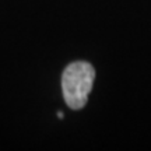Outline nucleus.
Masks as SVG:
<instances>
[{"label": "nucleus", "instance_id": "obj_1", "mask_svg": "<svg viewBox=\"0 0 151 151\" xmlns=\"http://www.w3.org/2000/svg\"><path fill=\"white\" fill-rule=\"evenodd\" d=\"M94 78L95 70L87 62H74L66 67L62 76V90L69 108L81 109L86 106Z\"/></svg>", "mask_w": 151, "mask_h": 151}, {"label": "nucleus", "instance_id": "obj_2", "mask_svg": "<svg viewBox=\"0 0 151 151\" xmlns=\"http://www.w3.org/2000/svg\"><path fill=\"white\" fill-rule=\"evenodd\" d=\"M58 118H60V119H63V113H62V112H58Z\"/></svg>", "mask_w": 151, "mask_h": 151}]
</instances>
